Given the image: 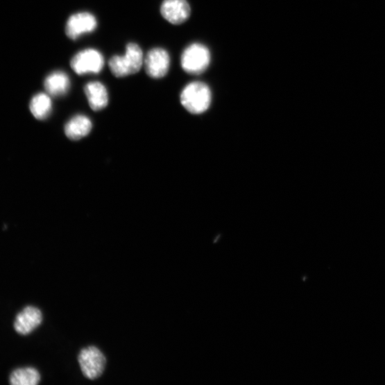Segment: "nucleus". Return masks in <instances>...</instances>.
<instances>
[{"label": "nucleus", "instance_id": "6e6552de", "mask_svg": "<svg viewBox=\"0 0 385 385\" xmlns=\"http://www.w3.org/2000/svg\"><path fill=\"white\" fill-rule=\"evenodd\" d=\"M162 17L172 24H181L191 15V7L187 0H164L161 6Z\"/></svg>", "mask_w": 385, "mask_h": 385}, {"label": "nucleus", "instance_id": "4468645a", "mask_svg": "<svg viewBox=\"0 0 385 385\" xmlns=\"http://www.w3.org/2000/svg\"><path fill=\"white\" fill-rule=\"evenodd\" d=\"M40 379L39 372L35 368H21L12 373L10 383L12 385H36Z\"/></svg>", "mask_w": 385, "mask_h": 385}, {"label": "nucleus", "instance_id": "f8f14e48", "mask_svg": "<svg viewBox=\"0 0 385 385\" xmlns=\"http://www.w3.org/2000/svg\"><path fill=\"white\" fill-rule=\"evenodd\" d=\"M92 128L91 120L84 115H76L65 125L67 137L71 140H80L87 136Z\"/></svg>", "mask_w": 385, "mask_h": 385}, {"label": "nucleus", "instance_id": "1a4fd4ad", "mask_svg": "<svg viewBox=\"0 0 385 385\" xmlns=\"http://www.w3.org/2000/svg\"><path fill=\"white\" fill-rule=\"evenodd\" d=\"M42 319V312L38 308L28 306L17 316L15 329L21 335H28L41 325Z\"/></svg>", "mask_w": 385, "mask_h": 385}, {"label": "nucleus", "instance_id": "7ed1b4c3", "mask_svg": "<svg viewBox=\"0 0 385 385\" xmlns=\"http://www.w3.org/2000/svg\"><path fill=\"white\" fill-rule=\"evenodd\" d=\"M211 62L209 49L200 43L187 47L181 58L183 69L190 74H200L207 69Z\"/></svg>", "mask_w": 385, "mask_h": 385}, {"label": "nucleus", "instance_id": "f03ea898", "mask_svg": "<svg viewBox=\"0 0 385 385\" xmlns=\"http://www.w3.org/2000/svg\"><path fill=\"white\" fill-rule=\"evenodd\" d=\"M212 92L207 85L200 82L189 84L181 94V102L190 113L199 114L207 111L212 103Z\"/></svg>", "mask_w": 385, "mask_h": 385}, {"label": "nucleus", "instance_id": "9d476101", "mask_svg": "<svg viewBox=\"0 0 385 385\" xmlns=\"http://www.w3.org/2000/svg\"><path fill=\"white\" fill-rule=\"evenodd\" d=\"M85 92L89 106L94 111H100L108 105V92L105 85L101 83H89L85 87Z\"/></svg>", "mask_w": 385, "mask_h": 385}, {"label": "nucleus", "instance_id": "423d86ee", "mask_svg": "<svg viewBox=\"0 0 385 385\" xmlns=\"http://www.w3.org/2000/svg\"><path fill=\"white\" fill-rule=\"evenodd\" d=\"M146 73L151 78L160 79L164 77L170 67V56L163 48H153L148 51L144 59Z\"/></svg>", "mask_w": 385, "mask_h": 385}, {"label": "nucleus", "instance_id": "0eeeda50", "mask_svg": "<svg viewBox=\"0 0 385 385\" xmlns=\"http://www.w3.org/2000/svg\"><path fill=\"white\" fill-rule=\"evenodd\" d=\"M97 27L96 17L89 12H79L71 15L66 24V35L76 40L85 34L94 32Z\"/></svg>", "mask_w": 385, "mask_h": 385}, {"label": "nucleus", "instance_id": "ddd939ff", "mask_svg": "<svg viewBox=\"0 0 385 385\" xmlns=\"http://www.w3.org/2000/svg\"><path fill=\"white\" fill-rule=\"evenodd\" d=\"M53 110V103L49 95L43 93L35 95L31 103V110L34 117L40 120L46 119Z\"/></svg>", "mask_w": 385, "mask_h": 385}, {"label": "nucleus", "instance_id": "39448f33", "mask_svg": "<svg viewBox=\"0 0 385 385\" xmlns=\"http://www.w3.org/2000/svg\"><path fill=\"white\" fill-rule=\"evenodd\" d=\"M78 361L83 375L90 379L99 377L104 373L107 363L104 354L94 346L82 350Z\"/></svg>", "mask_w": 385, "mask_h": 385}, {"label": "nucleus", "instance_id": "20e7f679", "mask_svg": "<svg viewBox=\"0 0 385 385\" xmlns=\"http://www.w3.org/2000/svg\"><path fill=\"white\" fill-rule=\"evenodd\" d=\"M70 66L78 75L99 74L104 68L105 59L99 51L87 49L72 58Z\"/></svg>", "mask_w": 385, "mask_h": 385}, {"label": "nucleus", "instance_id": "f257e3e1", "mask_svg": "<svg viewBox=\"0 0 385 385\" xmlns=\"http://www.w3.org/2000/svg\"><path fill=\"white\" fill-rule=\"evenodd\" d=\"M144 54L136 43H128L123 56H114L109 61V67L116 77L137 74L144 65Z\"/></svg>", "mask_w": 385, "mask_h": 385}, {"label": "nucleus", "instance_id": "9b49d317", "mask_svg": "<svg viewBox=\"0 0 385 385\" xmlns=\"http://www.w3.org/2000/svg\"><path fill=\"white\" fill-rule=\"evenodd\" d=\"M44 85L49 95L62 96L68 92L71 83L69 76L66 73L57 71L46 77Z\"/></svg>", "mask_w": 385, "mask_h": 385}]
</instances>
